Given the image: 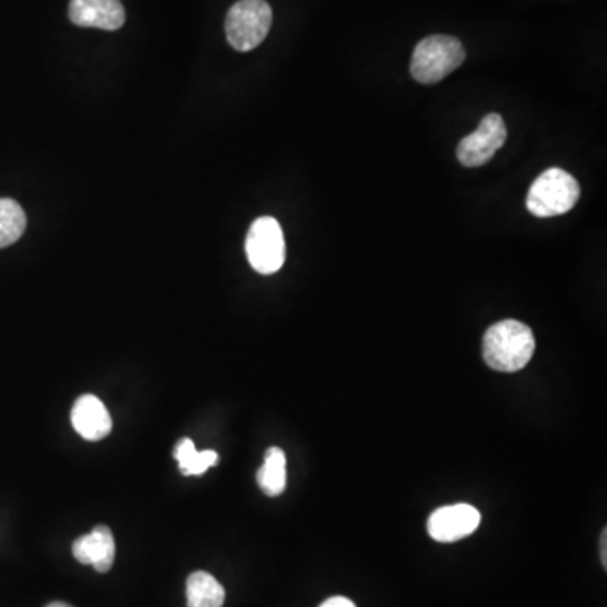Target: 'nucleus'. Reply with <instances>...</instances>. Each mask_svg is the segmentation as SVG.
I'll list each match as a JSON object with an SVG mask.
<instances>
[{"label": "nucleus", "mask_w": 607, "mask_h": 607, "mask_svg": "<svg viewBox=\"0 0 607 607\" xmlns=\"http://www.w3.org/2000/svg\"><path fill=\"white\" fill-rule=\"evenodd\" d=\"M534 331L515 319L496 322L482 338V358L491 370L515 374L524 370L535 352Z\"/></svg>", "instance_id": "obj_1"}, {"label": "nucleus", "mask_w": 607, "mask_h": 607, "mask_svg": "<svg viewBox=\"0 0 607 607\" xmlns=\"http://www.w3.org/2000/svg\"><path fill=\"white\" fill-rule=\"evenodd\" d=\"M188 607H223L225 589L211 574L192 573L186 583Z\"/></svg>", "instance_id": "obj_11"}, {"label": "nucleus", "mask_w": 607, "mask_h": 607, "mask_svg": "<svg viewBox=\"0 0 607 607\" xmlns=\"http://www.w3.org/2000/svg\"><path fill=\"white\" fill-rule=\"evenodd\" d=\"M466 60V49L452 36H429L414 49L410 73L422 84H436L458 70Z\"/></svg>", "instance_id": "obj_2"}, {"label": "nucleus", "mask_w": 607, "mask_h": 607, "mask_svg": "<svg viewBox=\"0 0 607 607\" xmlns=\"http://www.w3.org/2000/svg\"><path fill=\"white\" fill-rule=\"evenodd\" d=\"M248 262L256 272L272 276L282 269L286 262V238L279 221L272 217H262L251 223L245 241Z\"/></svg>", "instance_id": "obj_5"}, {"label": "nucleus", "mask_w": 607, "mask_h": 607, "mask_svg": "<svg viewBox=\"0 0 607 607\" xmlns=\"http://www.w3.org/2000/svg\"><path fill=\"white\" fill-rule=\"evenodd\" d=\"M175 458L185 476H201L218 465L215 450H198L191 439H182L175 449Z\"/></svg>", "instance_id": "obj_13"}, {"label": "nucleus", "mask_w": 607, "mask_h": 607, "mask_svg": "<svg viewBox=\"0 0 607 607\" xmlns=\"http://www.w3.org/2000/svg\"><path fill=\"white\" fill-rule=\"evenodd\" d=\"M73 555L83 566H93L97 573H109L116 563V538L106 525H98L73 544Z\"/></svg>", "instance_id": "obj_9"}, {"label": "nucleus", "mask_w": 607, "mask_h": 607, "mask_svg": "<svg viewBox=\"0 0 607 607\" xmlns=\"http://www.w3.org/2000/svg\"><path fill=\"white\" fill-rule=\"evenodd\" d=\"M580 186L564 169L551 168L541 172L527 196V208L534 217L551 218L569 213L579 201Z\"/></svg>", "instance_id": "obj_3"}, {"label": "nucleus", "mask_w": 607, "mask_h": 607, "mask_svg": "<svg viewBox=\"0 0 607 607\" xmlns=\"http://www.w3.org/2000/svg\"><path fill=\"white\" fill-rule=\"evenodd\" d=\"M272 9L266 0H240L230 9L225 22L231 48L247 53L262 44L272 26Z\"/></svg>", "instance_id": "obj_4"}, {"label": "nucleus", "mask_w": 607, "mask_h": 607, "mask_svg": "<svg viewBox=\"0 0 607 607\" xmlns=\"http://www.w3.org/2000/svg\"><path fill=\"white\" fill-rule=\"evenodd\" d=\"M70 19L80 28L117 31L126 22V9L120 0H71Z\"/></svg>", "instance_id": "obj_8"}, {"label": "nucleus", "mask_w": 607, "mask_h": 607, "mask_svg": "<svg viewBox=\"0 0 607 607\" xmlns=\"http://www.w3.org/2000/svg\"><path fill=\"white\" fill-rule=\"evenodd\" d=\"M508 130L498 113H488L475 132L459 142L458 159L465 168H479L488 165L492 156L505 146Z\"/></svg>", "instance_id": "obj_6"}, {"label": "nucleus", "mask_w": 607, "mask_h": 607, "mask_svg": "<svg viewBox=\"0 0 607 607\" xmlns=\"http://www.w3.org/2000/svg\"><path fill=\"white\" fill-rule=\"evenodd\" d=\"M46 607H73V606H71V604L60 603V600H57V603L48 604V606Z\"/></svg>", "instance_id": "obj_17"}, {"label": "nucleus", "mask_w": 607, "mask_h": 607, "mask_svg": "<svg viewBox=\"0 0 607 607\" xmlns=\"http://www.w3.org/2000/svg\"><path fill=\"white\" fill-rule=\"evenodd\" d=\"M71 424H73L74 430L90 442L106 439L112 432L113 427L109 410L103 401L94 395H83L74 401L73 410H71Z\"/></svg>", "instance_id": "obj_10"}, {"label": "nucleus", "mask_w": 607, "mask_h": 607, "mask_svg": "<svg viewBox=\"0 0 607 607\" xmlns=\"http://www.w3.org/2000/svg\"><path fill=\"white\" fill-rule=\"evenodd\" d=\"M24 210L14 199L0 198V248L11 247L24 235Z\"/></svg>", "instance_id": "obj_14"}, {"label": "nucleus", "mask_w": 607, "mask_h": 607, "mask_svg": "<svg viewBox=\"0 0 607 607\" xmlns=\"http://www.w3.org/2000/svg\"><path fill=\"white\" fill-rule=\"evenodd\" d=\"M319 607H357V604L349 600L348 597L336 596L325 600Z\"/></svg>", "instance_id": "obj_15"}, {"label": "nucleus", "mask_w": 607, "mask_h": 607, "mask_svg": "<svg viewBox=\"0 0 607 607\" xmlns=\"http://www.w3.org/2000/svg\"><path fill=\"white\" fill-rule=\"evenodd\" d=\"M479 524H481V514L475 506L459 502V505L444 506L434 511L427 524V530L434 540L440 544H452L475 534Z\"/></svg>", "instance_id": "obj_7"}, {"label": "nucleus", "mask_w": 607, "mask_h": 607, "mask_svg": "<svg viewBox=\"0 0 607 607\" xmlns=\"http://www.w3.org/2000/svg\"><path fill=\"white\" fill-rule=\"evenodd\" d=\"M606 544H607V530H604L603 531V538H600V545H603V557H600V559H603V566L606 567L607 566V557H606Z\"/></svg>", "instance_id": "obj_16"}, {"label": "nucleus", "mask_w": 607, "mask_h": 607, "mask_svg": "<svg viewBox=\"0 0 607 607\" xmlns=\"http://www.w3.org/2000/svg\"><path fill=\"white\" fill-rule=\"evenodd\" d=\"M257 481L267 496L276 498L282 495L287 486V459L280 447H270L267 450L263 466L257 472Z\"/></svg>", "instance_id": "obj_12"}]
</instances>
